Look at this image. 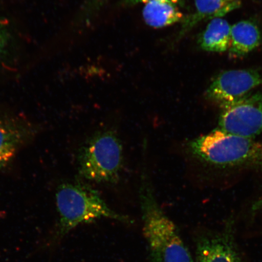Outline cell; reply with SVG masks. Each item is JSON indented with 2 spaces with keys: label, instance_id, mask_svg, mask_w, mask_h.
<instances>
[{
  "label": "cell",
  "instance_id": "cell-1",
  "mask_svg": "<svg viewBox=\"0 0 262 262\" xmlns=\"http://www.w3.org/2000/svg\"><path fill=\"white\" fill-rule=\"evenodd\" d=\"M58 221L46 242V247L53 248L66 235L78 226L109 219L132 224L128 216L111 209L97 190L86 183L67 182L58 186L55 194Z\"/></svg>",
  "mask_w": 262,
  "mask_h": 262
},
{
  "label": "cell",
  "instance_id": "cell-2",
  "mask_svg": "<svg viewBox=\"0 0 262 262\" xmlns=\"http://www.w3.org/2000/svg\"><path fill=\"white\" fill-rule=\"evenodd\" d=\"M139 198L143 232L152 262H193L178 227L157 202L146 172L141 178Z\"/></svg>",
  "mask_w": 262,
  "mask_h": 262
},
{
  "label": "cell",
  "instance_id": "cell-3",
  "mask_svg": "<svg viewBox=\"0 0 262 262\" xmlns=\"http://www.w3.org/2000/svg\"><path fill=\"white\" fill-rule=\"evenodd\" d=\"M199 161L221 168L262 170V142L216 129L186 144Z\"/></svg>",
  "mask_w": 262,
  "mask_h": 262
},
{
  "label": "cell",
  "instance_id": "cell-4",
  "mask_svg": "<svg viewBox=\"0 0 262 262\" xmlns=\"http://www.w3.org/2000/svg\"><path fill=\"white\" fill-rule=\"evenodd\" d=\"M122 142L116 131H98L83 143L78 154V173L82 179L99 184L119 182L123 168Z\"/></svg>",
  "mask_w": 262,
  "mask_h": 262
},
{
  "label": "cell",
  "instance_id": "cell-5",
  "mask_svg": "<svg viewBox=\"0 0 262 262\" xmlns=\"http://www.w3.org/2000/svg\"><path fill=\"white\" fill-rule=\"evenodd\" d=\"M222 108L217 129L251 139L262 134V91Z\"/></svg>",
  "mask_w": 262,
  "mask_h": 262
},
{
  "label": "cell",
  "instance_id": "cell-6",
  "mask_svg": "<svg viewBox=\"0 0 262 262\" xmlns=\"http://www.w3.org/2000/svg\"><path fill=\"white\" fill-rule=\"evenodd\" d=\"M261 84L262 74L257 70L226 71L212 81L206 91L205 97L222 107L247 96Z\"/></svg>",
  "mask_w": 262,
  "mask_h": 262
},
{
  "label": "cell",
  "instance_id": "cell-7",
  "mask_svg": "<svg viewBox=\"0 0 262 262\" xmlns=\"http://www.w3.org/2000/svg\"><path fill=\"white\" fill-rule=\"evenodd\" d=\"M35 133V127L28 121L14 117H0V169L12 161Z\"/></svg>",
  "mask_w": 262,
  "mask_h": 262
},
{
  "label": "cell",
  "instance_id": "cell-8",
  "mask_svg": "<svg viewBox=\"0 0 262 262\" xmlns=\"http://www.w3.org/2000/svg\"><path fill=\"white\" fill-rule=\"evenodd\" d=\"M227 230L199 239L196 245V262H242L232 237Z\"/></svg>",
  "mask_w": 262,
  "mask_h": 262
},
{
  "label": "cell",
  "instance_id": "cell-9",
  "mask_svg": "<svg viewBox=\"0 0 262 262\" xmlns=\"http://www.w3.org/2000/svg\"><path fill=\"white\" fill-rule=\"evenodd\" d=\"M242 3V0H195V11L183 19L175 40L179 41L204 19L222 18L240 8Z\"/></svg>",
  "mask_w": 262,
  "mask_h": 262
},
{
  "label": "cell",
  "instance_id": "cell-10",
  "mask_svg": "<svg viewBox=\"0 0 262 262\" xmlns=\"http://www.w3.org/2000/svg\"><path fill=\"white\" fill-rule=\"evenodd\" d=\"M261 40L260 31L254 23L239 21L231 28L229 54L235 57L244 56L257 48Z\"/></svg>",
  "mask_w": 262,
  "mask_h": 262
},
{
  "label": "cell",
  "instance_id": "cell-11",
  "mask_svg": "<svg viewBox=\"0 0 262 262\" xmlns=\"http://www.w3.org/2000/svg\"><path fill=\"white\" fill-rule=\"evenodd\" d=\"M143 16L146 24L155 28L166 27L183 19L178 6L162 0L147 3L143 9Z\"/></svg>",
  "mask_w": 262,
  "mask_h": 262
},
{
  "label": "cell",
  "instance_id": "cell-12",
  "mask_svg": "<svg viewBox=\"0 0 262 262\" xmlns=\"http://www.w3.org/2000/svg\"><path fill=\"white\" fill-rule=\"evenodd\" d=\"M231 28L225 19H212L199 39L200 47L209 52L227 51L230 47Z\"/></svg>",
  "mask_w": 262,
  "mask_h": 262
},
{
  "label": "cell",
  "instance_id": "cell-13",
  "mask_svg": "<svg viewBox=\"0 0 262 262\" xmlns=\"http://www.w3.org/2000/svg\"><path fill=\"white\" fill-rule=\"evenodd\" d=\"M109 0H86L81 9V21L89 23L101 11Z\"/></svg>",
  "mask_w": 262,
  "mask_h": 262
},
{
  "label": "cell",
  "instance_id": "cell-14",
  "mask_svg": "<svg viewBox=\"0 0 262 262\" xmlns=\"http://www.w3.org/2000/svg\"><path fill=\"white\" fill-rule=\"evenodd\" d=\"M9 34L7 28L0 18V60L7 53L9 45Z\"/></svg>",
  "mask_w": 262,
  "mask_h": 262
},
{
  "label": "cell",
  "instance_id": "cell-15",
  "mask_svg": "<svg viewBox=\"0 0 262 262\" xmlns=\"http://www.w3.org/2000/svg\"><path fill=\"white\" fill-rule=\"evenodd\" d=\"M156 1V0H122L119 3V6L122 7L127 8L130 7L134 5H138L141 3H149L150 2ZM162 1L169 2L173 3L176 5H180V6H184L185 5V0H162Z\"/></svg>",
  "mask_w": 262,
  "mask_h": 262
},
{
  "label": "cell",
  "instance_id": "cell-16",
  "mask_svg": "<svg viewBox=\"0 0 262 262\" xmlns=\"http://www.w3.org/2000/svg\"><path fill=\"white\" fill-rule=\"evenodd\" d=\"M262 209V198L258 200L256 202L254 203L253 205V207H252V211L254 212H256Z\"/></svg>",
  "mask_w": 262,
  "mask_h": 262
}]
</instances>
